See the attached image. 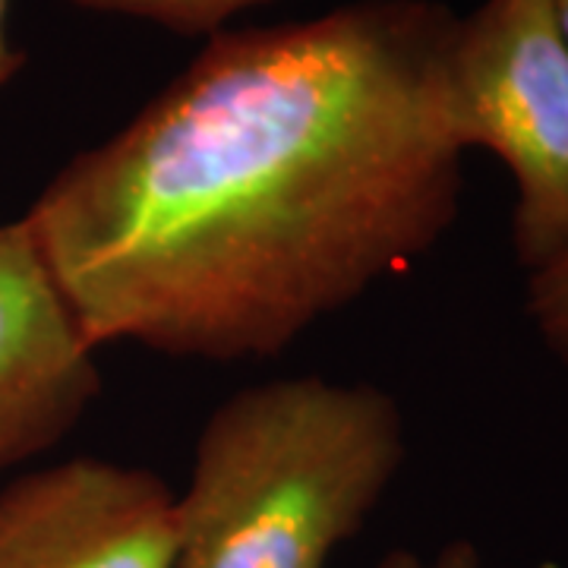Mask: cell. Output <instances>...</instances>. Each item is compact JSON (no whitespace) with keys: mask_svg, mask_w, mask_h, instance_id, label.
<instances>
[{"mask_svg":"<svg viewBox=\"0 0 568 568\" xmlns=\"http://www.w3.org/2000/svg\"><path fill=\"white\" fill-rule=\"evenodd\" d=\"M77 10L133 17L181 32V36H215L224 22L241 17L244 10L263 7L268 0H67Z\"/></svg>","mask_w":568,"mask_h":568,"instance_id":"cell-6","label":"cell"},{"mask_svg":"<svg viewBox=\"0 0 568 568\" xmlns=\"http://www.w3.org/2000/svg\"><path fill=\"white\" fill-rule=\"evenodd\" d=\"M95 357L22 222L0 224V480L85 417L102 392Z\"/></svg>","mask_w":568,"mask_h":568,"instance_id":"cell-5","label":"cell"},{"mask_svg":"<svg viewBox=\"0 0 568 568\" xmlns=\"http://www.w3.org/2000/svg\"><path fill=\"white\" fill-rule=\"evenodd\" d=\"M448 114L462 149L511 178V253L525 275L568 253V44L556 0H484L455 22Z\"/></svg>","mask_w":568,"mask_h":568,"instance_id":"cell-3","label":"cell"},{"mask_svg":"<svg viewBox=\"0 0 568 568\" xmlns=\"http://www.w3.org/2000/svg\"><path fill=\"white\" fill-rule=\"evenodd\" d=\"M10 10H13V0H0V85L17 77L26 54L10 41Z\"/></svg>","mask_w":568,"mask_h":568,"instance_id":"cell-9","label":"cell"},{"mask_svg":"<svg viewBox=\"0 0 568 568\" xmlns=\"http://www.w3.org/2000/svg\"><path fill=\"white\" fill-rule=\"evenodd\" d=\"M178 493L155 470L80 455L0 484V568H174Z\"/></svg>","mask_w":568,"mask_h":568,"instance_id":"cell-4","label":"cell"},{"mask_svg":"<svg viewBox=\"0 0 568 568\" xmlns=\"http://www.w3.org/2000/svg\"><path fill=\"white\" fill-rule=\"evenodd\" d=\"M439 0L222 29L20 222L92 347L244 364L424 260L462 212Z\"/></svg>","mask_w":568,"mask_h":568,"instance_id":"cell-1","label":"cell"},{"mask_svg":"<svg viewBox=\"0 0 568 568\" xmlns=\"http://www.w3.org/2000/svg\"><path fill=\"white\" fill-rule=\"evenodd\" d=\"M386 388L282 376L224 398L178 496L174 568H325L405 465Z\"/></svg>","mask_w":568,"mask_h":568,"instance_id":"cell-2","label":"cell"},{"mask_svg":"<svg viewBox=\"0 0 568 568\" xmlns=\"http://www.w3.org/2000/svg\"><path fill=\"white\" fill-rule=\"evenodd\" d=\"M373 568H480V552L470 540H452L429 559L410 549H392Z\"/></svg>","mask_w":568,"mask_h":568,"instance_id":"cell-8","label":"cell"},{"mask_svg":"<svg viewBox=\"0 0 568 568\" xmlns=\"http://www.w3.org/2000/svg\"><path fill=\"white\" fill-rule=\"evenodd\" d=\"M556 17H559V29H562V39L568 44V0H556Z\"/></svg>","mask_w":568,"mask_h":568,"instance_id":"cell-10","label":"cell"},{"mask_svg":"<svg viewBox=\"0 0 568 568\" xmlns=\"http://www.w3.org/2000/svg\"><path fill=\"white\" fill-rule=\"evenodd\" d=\"M525 313L549 357L568 369V253L525 284Z\"/></svg>","mask_w":568,"mask_h":568,"instance_id":"cell-7","label":"cell"}]
</instances>
